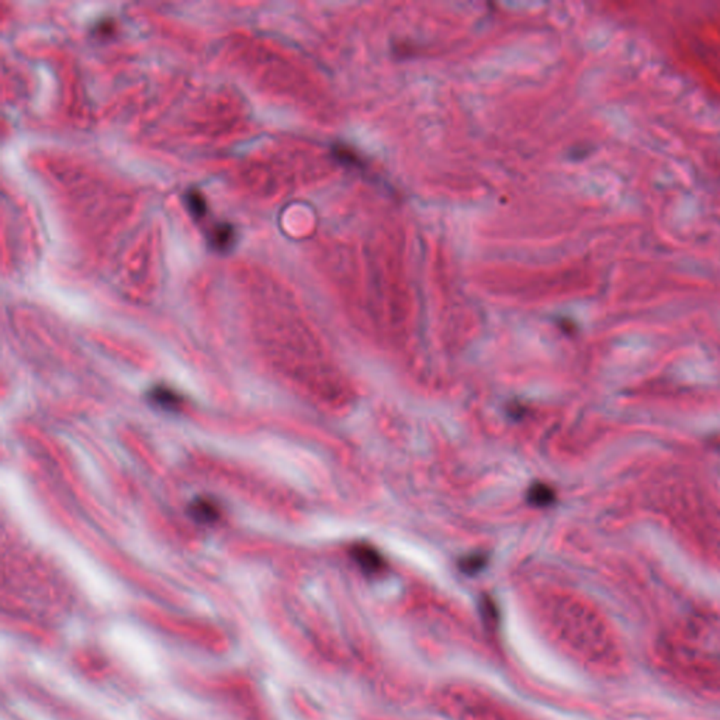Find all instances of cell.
<instances>
[{"label": "cell", "mask_w": 720, "mask_h": 720, "mask_svg": "<svg viewBox=\"0 0 720 720\" xmlns=\"http://www.w3.org/2000/svg\"><path fill=\"white\" fill-rule=\"evenodd\" d=\"M484 563H485V559L483 556H473V558H467L462 562V569L466 573H473V571L480 570L484 566Z\"/></svg>", "instance_id": "cell-7"}, {"label": "cell", "mask_w": 720, "mask_h": 720, "mask_svg": "<svg viewBox=\"0 0 720 720\" xmlns=\"http://www.w3.org/2000/svg\"><path fill=\"white\" fill-rule=\"evenodd\" d=\"M556 494L546 484L537 483L532 485L528 491V501L535 507H547L555 503Z\"/></svg>", "instance_id": "cell-2"}, {"label": "cell", "mask_w": 720, "mask_h": 720, "mask_svg": "<svg viewBox=\"0 0 720 720\" xmlns=\"http://www.w3.org/2000/svg\"><path fill=\"white\" fill-rule=\"evenodd\" d=\"M186 203H187V206H189V208H190L193 215H196V217L204 215V212H206V201H204V197L199 192H196V190L189 192V194L186 197Z\"/></svg>", "instance_id": "cell-6"}, {"label": "cell", "mask_w": 720, "mask_h": 720, "mask_svg": "<svg viewBox=\"0 0 720 720\" xmlns=\"http://www.w3.org/2000/svg\"><path fill=\"white\" fill-rule=\"evenodd\" d=\"M353 559L367 573H376L383 566V559L371 546L367 544H356L352 550Z\"/></svg>", "instance_id": "cell-1"}, {"label": "cell", "mask_w": 720, "mask_h": 720, "mask_svg": "<svg viewBox=\"0 0 720 720\" xmlns=\"http://www.w3.org/2000/svg\"><path fill=\"white\" fill-rule=\"evenodd\" d=\"M210 240L215 249H227L234 241V230L228 224L217 226L210 234Z\"/></svg>", "instance_id": "cell-4"}, {"label": "cell", "mask_w": 720, "mask_h": 720, "mask_svg": "<svg viewBox=\"0 0 720 720\" xmlns=\"http://www.w3.org/2000/svg\"><path fill=\"white\" fill-rule=\"evenodd\" d=\"M151 400L155 401L158 405L165 408H176L181 403V399L171 390L165 389H156L151 393Z\"/></svg>", "instance_id": "cell-5"}, {"label": "cell", "mask_w": 720, "mask_h": 720, "mask_svg": "<svg viewBox=\"0 0 720 720\" xmlns=\"http://www.w3.org/2000/svg\"><path fill=\"white\" fill-rule=\"evenodd\" d=\"M190 514L197 522H201V524H212L218 519V515H219L217 507L212 503L206 501V500L194 501L192 504Z\"/></svg>", "instance_id": "cell-3"}]
</instances>
